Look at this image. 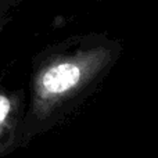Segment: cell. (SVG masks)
<instances>
[{"mask_svg": "<svg viewBox=\"0 0 158 158\" xmlns=\"http://www.w3.org/2000/svg\"><path fill=\"white\" fill-rule=\"evenodd\" d=\"M122 50V42L107 33L74 36L47 50L32 78V122L44 128L82 103L114 68Z\"/></svg>", "mask_w": 158, "mask_h": 158, "instance_id": "6da1fadb", "label": "cell"}, {"mask_svg": "<svg viewBox=\"0 0 158 158\" xmlns=\"http://www.w3.org/2000/svg\"><path fill=\"white\" fill-rule=\"evenodd\" d=\"M18 98L0 93V153L6 150L14 135L18 114Z\"/></svg>", "mask_w": 158, "mask_h": 158, "instance_id": "7a4b0ae2", "label": "cell"}]
</instances>
